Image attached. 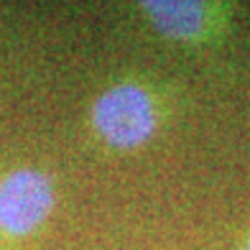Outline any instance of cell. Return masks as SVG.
Here are the masks:
<instances>
[{
  "label": "cell",
  "mask_w": 250,
  "mask_h": 250,
  "mask_svg": "<svg viewBox=\"0 0 250 250\" xmlns=\"http://www.w3.org/2000/svg\"><path fill=\"white\" fill-rule=\"evenodd\" d=\"M184 105V87L166 74L128 69L89 100L87 130L107 153H138L161 135Z\"/></svg>",
  "instance_id": "cell-1"
},
{
  "label": "cell",
  "mask_w": 250,
  "mask_h": 250,
  "mask_svg": "<svg viewBox=\"0 0 250 250\" xmlns=\"http://www.w3.org/2000/svg\"><path fill=\"white\" fill-rule=\"evenodd\" d=\"M59 207L56 176L36 164L0 171V250H23L46 230Z\"/></svg>",
  "instance_id": "cell-2"
},
{
  "label": "cell",
  "mask_w": 250,
  "mask_h": 250,
  "mask_svg": "<svg viewBox=\"0 0 250 250\" xmlns=\"http://www.w3.org/2000/svg\"><path fill=\"white\" fill-rule=\"evenodd\" d=\"M133 10L156 39L191 51L220 46L235 23V5L222 0H141Z\"/></svg>",
  "instance_id": "cell-3"
},
{
  "label": "cell",
  "mask_w": 250,
  "mask_h": 250,
  "mask_svg": "<svg viewBox=\"0 0 250 250\" xmlns=\"http://www.w3.org/2000/svg\"><path fill=\"white\" fill-rule=\"evenodd\" d=\"M235 250H250V225L243 230V235H240V240H237V248Z\"/></svg>",
  "instance_id": "cell-4"
}]
</instances>
